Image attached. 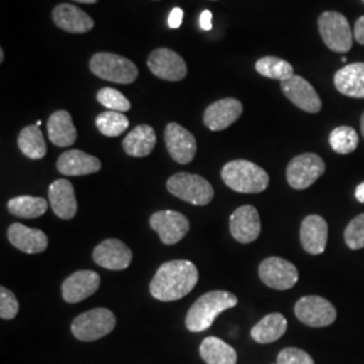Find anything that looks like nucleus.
Segmentation results:
<instances>
[{
    "label": "nucleus",
    "mask_w": 364,
    "mask_h": 364,
    "mask_svg": "<svg viewBox=\"0 0 364 364\" xmlns=\"http://www.w3.org/2000/svg\"><path fill=\"white\" fill-rule=\"evenodd\" d=\"M198 282V270L191 260H170L156 270L150 293L162 302L177 301L189 294Z\"/></svg>",
    "instance_id": "f257e3e1"
},
{
    "label": "nucleus",
    "mask_w": 364,
    "mask_h": 364,
    "mask_svg": "<svg viewBox=\"0 0 364 364\" xmlns=\"http://www.w3.org/2000/svg\"><path fill=\"white\" fill-rule=\"evenodd\" d=\"M237 305V297L230 291L213 290L203 294L191 306L185 324L191 332H203L212 326L215 318Z\"/></svg>",
    "instance_id": "f03ea898"
},
{
    "label": "nucleus",
    "mask_w": 364,
    "mask_h": 364,
    "mask_svg": "<svg viewBox=\"0 0 364 364\" xmlns=\"http://www.w3.org/2000/svg\"><path fill=\"white\" fill-rule=\"evenodd\" d=\"M224 183L239 193H260L269 186V174L257 164L246 159H235L221 169Z\"/></svg>",
    "instance_id": "7ed1b4c3"
},
{
    "label": "nucleus",
    "mask_w": 364,
    "mask_h": 364,
    "mask_svg": "<svg viewBox=\"0 0 364 364\" xmlns=\"http://www.w3.org/2000/svg\"><path fill=\"white\" fill-rule=\"evenodd\" d=\"M95 76L115 84H132L138 78V68L123 55L115 53H96L90 61Z\"/></svg>",
    "instance_id": "20e7f679"
},
{
    "label": "nucleus",
    "mask_w": 364,
    "mask_h": 364,
    "mask_svg": "<svg viewBox=\"0 0 364 364\" xmlns=\"http://www.w3.org/2000/svg\"><path fill=\"white\" fill-rule=\"evenodd\" d=\"M166 188L170 193L193 205H208L215 191L204 177L192 173H177L171 176Z\"/></svg>",
    "instance_id": "39448f33"
},
{
    "label": "nucleus",
    "mask_w": 364,
    "mask_h": 364,
    "mask_svg": "<svg viewBox=\"0 0 364 364\" xmlns=\"http://www.w3.org/2000/svg\"><path fill=\"white\" fill-rule=\"evenodd\" d=\"M117 326V317L109 309L96 308L81 313L72 323V333L81 341H95L111 333Z\"/></svg>",
    "instance_id": "423d86ee"
},
{
    "label": "nucleus",
    "mask_w": 364,
    "mask_h": 364,
    "mask_svg": "<svg viewBox=\"0 0 364 364\" xmlns=\"http://www.w3.org/2000/svg\"><path fill=\"white\" fill-rule=\"evenodd\" d=\"M320 36L332 52L347 53L352 49L353 33L347 18L336 11H326L318 18Z\"/></svg>",
    "instance_id": "0eeeda50"
},
{
    "label": "nucleus",
    "mask_w": 364,
    "mask_h": 364,
    "mask_svg": "<svg viewBox=\"0 0 364 364\" xmlns=\"http://www.w3.org/2000/svg\"><path fill=\"white\" fill-rule=\"evenodd\" d=\"M326 171L323 158L313 153L294 156L287 165V178L294 189H306L317 181Z\"/></svg>",
    "instance_id": "6e6552de"
},
{
    "label": "nucleus",
    "mask_w": 364,
    "mask_h": 364,
    "mask_svg": "<svg viewBox=\"0 0 364 364\" xmlns=\"http://www.w3.org/2000/svg\"><path fill=\"white\" fill-rule=\"evenodd\" d=\"M294 313L302 324L312 328H324L336 320L335 306L320 296H306L299 299Z\"/></svg>",
    "instance_id": "1a4fd4ad"
},
{
    "label": "nucleus",
    "mask_w": 364,
    "mask_h": 364,
    "mask_svg": "<svg viewBox=\"0 0 364 364\" xmlns=\"http://www.w3.org/2000/svg\"><path fill=\"white\" fill-rule=\"evenodd\" d=\"M297 267L287 259L272 257L259 264L260 281L275 290H289L299 282Z\"/></svg>",
    "instance_id": "9d476101"
},
{
    "label": "nucleus",
    "mask_w": 364,
    "mask_h": 364,
    "mask_svg": "<svg viewBox=\"0 0 364 364\" xmlns=\"http://www.w3.org/2000/svg\"><path fill=\"white\" fill-rule=\"evenodd\" d=\"M150 227L159 235L164 245L178 243L189 232V220L177 210H159L151 215Z\"/></svg>",
    "instance_id": "9b49d317"
},
{
    "label": "nucleus",
    "mask_w": 364,
    "mask_h": 364,
    "mask_svg": "<svg viewBox=\"0 0 364 364\" xmlns=\"http://www.w3.org/2000/svg\"><path fill=\"white\" fill-rule=\"evenodd\" d=\"M147 66L156 77L166 81H181L188 75V66L178 53L159 48L150 53Z\"/></svg>",
    "instance_id": "f8f14e48"
},
{
    "label": "nucleus",
    "mask_w": 364,
    "mask_h": 364,
    "mask_svg": "<svg viewBox=\"0 0 364 364\" xmlns=\"http://www.w3.org/2000/svg\"><path fill=\"white\" fill-rule=\"evenodd\" d=\"M281 90L293 105L305 112L317 114L323 108V102L318 93L311 82L301 76L294 75L289 80L281 81Z\"/></svg>",
    "instance_id": "ddd939ff"
},
{
    "label": "nucleus",
    "mask_w": 364,
    "mask_h": 364,
    "mask_svg": "<svg viewBox=\"0 0 364 364\" xmlns=\"http://www.w3.org/2000/svg\"><path fill=\"white\" fill-rule=\"evenodd\" d=\"M165 144L170 156L181 165L191 164L196 156L195 135L178 123H169L165 129Z\"/></svg>",
    "instance_id": "4468645a"
},
{
    "label": "nucleus",
    "mask_w": 364,
    "mask_h": 364,
    "mask_svg": "<svg viewBox=\"0 0 364 364\" xmlns=\"http://www.w3.org/2000/svg\"><path fill=\"white\" fill-rule=\"evenodd\" d=\"M93 260L107 270H124L130 266L132 251L119 239H105L93 250Z\"/></svg>",
    "instance_id": "2eb2a0df"
},
{
    "label": "nucleus",
    "mask_w": 364,
    "mask_h": 364,
    "mask_svg": "<svg viewBox=\"0 0 364 364\" xmlns=\"http://www.w3.org/2000/svg\"><path fill=\"white\" fill-rule=\"evenodd\" d=\"M260 230L259 213L252 205L239 207L230 218V231L239 243L255 242L259 237Z\"/></svg>",
    "instance_id": "dca6fc26"
},
{
    "label": "nucleus",
    "mask_w": 364,
    "mask_h": 364,
    "mask_svg": "<svg viewBox=\"0 0 364 364\" xmlns=\"http://www.w3.org/2000/svg\"><path fill=\"white\" fill-rule=\"evenodd\" d=\"M243 114V105L234 97H225L209 105L204 112V124L210 131H223L232 126Z\"/></svg>",
    "instance_id": "f3484780"
},
{
    "label": "nucleus",
    "mask_w": 364,
    "mask_h": 364,
    "mask_svg": "<svg viewBox=\"0 0 364 364\" xmlns=\"http://www.w3.org/2000/svg\"><path fill=\"white\" fill-rule=\"evenodd\" d=\"M100 287V275L91 270H80L69 275L63 284V299L77 304L93 296Z\"/></svg>",
    "instance_id": "a211bd4d"
},
{
    "label": "nucleus",
    "mask_w": 364,
    "mask_h": 364,
    "mask_svg": "<svg viewBox=\"0 0 364 364\" xmlns=\"http://www.w3.org/2000/svg\"><path fill=\"white\" fill-rule=\"evenodd\" d=\"M53 22L70 34H85L95 27V21L85 11L69 3H61L53 10Z\"/></svg>",
    "instance_id": "6ab92c4d"
},
{
    "label": "nucleus",
    "mask_w": 364,
    "mask_h": 364,
    "mask_svg": "<svg viewBox=\"0 0 364 364\" xmlns=\"http://www.w3.org/2000/svg\"><path fill=\"white\" fill-rule=\"evenodd\" d=\"M299 240L304 250L312 255L326 251L328 242V224L318 215L306 216L301 223Z\"/></svg>",
    "instance_id": "aec40b11"
},
{
    "label": "nucleus",
    "mask_w": 364,
    "mask_h": 364,
    "mask_svg": "<svg viewBox=\"0 0 364 364\" xmlns=\"http://www.w3.org/2000/svg\"><path fill=\"white\" fill-rule=\"evenodd\" d=\"M9 240L14 247L26 252V254H39L43 252L48 245L49 239L46 234L37 228H30L21 223H14L10 225L9 231Z\"/></svg>",
    "instance_id": "412c9836"
},
{
    "label": "nucleus",
    "mask_w": 364,
    "mask_h": 364,
    "mask_svg": "<svg viewBox=\"0 0 364 364\" xmlns=\"http://www.w3.org/2000/svg\"><path fill=\"white\" fill-rule=\"evenodd\" d=\"M49 201L57 218L70 220L77 213L75 188L68 180H57L49 188Z\"/></svg>",
    "instance_id": "4be33fe9"
},
{
    "label": "nucleus",
    "mask_w": 364,
    "mask_h": 364,
    "mask_svg": "<svg viewBox=\"0 0 364 364\" xmlns=\"http://www.w3.org/2000/svg\"><path fill=\"white\" fill-rule=\"evenodd\" d=\"M100 169V159L81 150L65 151L57 161V170L64 176H88Z\"/></svg>",
    "instance_id": "5701e85b"
},
{
    "label": "nucleus",
    "mask_w": 364,
    "mask_h": 364,
    "mask_svg": "<svg viewBox=\"0 0 364 364\" xmlns=\"http://www.w3.org/2000/svg\"><path fill=\"white\" fill-rule=\"evenodd\" d=\"M335 87L341 95L364 99V63H355L341 68L333 78Z\"/></svg>",
    "instance_id": "b1692460"
},
{
    "label": "nucleus",
    "mask_w": 364,
    "mask_h": 364,
    "mask_svg": "<svg viewBox=\"0 0 364 364\" xmlns=\"http://www.w3.org/2000/svg\"><path fill=\"white\" fill-rule=\"evenodd\" d=\"M48 135L50 142L58 147H69L76 142L77 130L68 111L53 112L48 120Z\"/></svg>",
    "instance_id": "393cba45"
},
{
    "label": "nucleus",
    "mask_w": 364,
    "mask_h": 364,
    "mask_svg": "<svg viewBox=\"0 0 364 364\" xmlns=\"http://www.w3.org/2000/svg\"><path fill=\"white\" fill-rule=\"evenodd\" d=\"M156 144V131L149 124H141L127 134L123 139V149L131 156H147L151 154Z\"/></svg>",
    "instance_id": "a878e982"
},
{
    "label": "nucleus",
    "mask_w": 364,
    "mask_h": 364,
    "mask_svg": "<svg viewBox=\"0 0 364 364\" xmlns=\"http://www.w3.org/2000/svg\"><path fill=\"white\" fill-rule=\"evenodd\" d=\"M287 331V321L284 314L270 313L251 329V338L259 344H270L282 338Z\"/></svg>",
    "instance_id": "bb28decb"
},
{
    "label": "nucleus",
    "mask_w": 364,
    "mask_h": 364,
    "mask_svg": "<svg viewBox=\"0 0 364 364\" xmlns=\"http://www.w3.org/2000/svg\"><path fill=\"white\" fill-rule=\"evenodd\" d=\"M200 355L207 364H236L237 353L221 338L209 336L200 346Z\"/></svg>",
    "instance_id": "cd10ccee"
},
{
    "label": "nucleus",
    "mask_w": 364,
    "mask_h": 364,
    "mask_svg": "<svg viewBox=\"0 0 364 364\" xmlns=\"http://www.w3.org/2000/svg\"><path fill=\"white\" fill-rule=\"evenodd\" d=\"M9 212L22 219H36L48 210V201L43 197L16 196L7 204Z\"/></svg>",
    "instance_id": "c85d7f7f"
},
{
    "label": "nucleus",
    "mask_w": 364,
    "mask_h": 364,
    "mask_svg": "<svg viewBox=\"0 0 364 364\" xmlns=\"http://www.w3.org/2000/svg\"><path fill=\"white\" fill-rule=\"evenodd\" d=\"M18 146L21 151L30 159H41L48 153L45 138L37 124L27 126L21 131L18 136Z\"/></svg>",
    "instance_id": "c756f323"
},
{
    "label": "nucleus",
    "mask_w": 364,
    "mask_h": 364,
    "mask_svg": "<svg viewBox=\"0 0 364 364\" xmlns=\"http://www.w3.org/2000/svg\"><path fill=\"white\" fill-rule=\"evenodd\" d=\"M255 69L260 76L285 81L294 76V69L287 61L278 57H262L257 61Z\"/></svg>",
    "instance_id": "7c9ffc66"
},
{
    "label": "nucleus",
    "mask_w": 364,
    "mask_h": 364,
    "mask_svg": "<svg viewBox=\"0 0 364 364\" xmlns=\"http://www.w3.org/2000/svg\"><path fill=\"white\" fill-rule=\"evenodd\" d=\"M96 127L105 136L115 138L129 129L130 122L123 112L105 111L96 117Z\"/></svg>",
    "instance_id": "2f4dec72"
},
{
    "label": "nucleus",
    "mask_w": 364,
    "mask_h": 364,
    "mask_svg": "<svg viewBox=\"0 0 364 364\" xmlns=\"http://www.w3.org/2000/svg\"><path fill=\"white\" fill-rule=\"evenodd\" d=\"M329 144L338 154H350L359 144L358 132L348 126H340L331 132Z\"/></svg>",
    "instance_id": "473e14b6"
},
{
    "label": "nucleus",
    "mask_w": 364,
    "mask_h": 364,
    "mask_svg": "<svg viewBox=\"0 0 364 364\" xmlns=\"http://www.w3.org/2000/svg\"><path fill=\"white\" fill-rule=\"evenodd\" d=\"M96 99L100 105L108 108L109 111H117V112H127L130 111V100L122 93V92L114 90V88H102L97 92Z\"/></svg>",
    "instance_id": "72a5a7b5"
},
{
    "label": "nucleus",
    "mask_w": 364,
    "mask_h": 364,
    "mask_svg": "<svg viewBox=\"0 0 364 364\" xmlns=\"http://www.w3.org/2000/svg\"><path fill=\"white\" fill-rule=\"evenodd\" d=\"M344 240L351 250L364 247V213L350 221L344 231Z\"/></svg>",
    "instance_id": "f704fd0d"
},
{
    "label": "nucleus",
    "mask_w": 364,
    "mask_h": 364,
    "mask_svg": "<svg viewBox=\"0 0 364 364\" xmlns=\"http://www.w3.org/2000/svg\"><path fill=\"white\" fill-rule=\"evenodd\" d=\"M18 312H19V302L14 296L13 291L4 287H0V317L3 320H11L14 317H16Z\"/></svg>",
    "instance_id": "c9c22d12"
},
{
    "label": "nucleus",
    "mask_w": 364,
    "mask_h": 364,
    "mask_svg": "<svg viewBox=\"0 0 364 364\" xmlns=\"http://www.w3.org/2000/svg\"><path fill=\"white\" fill-rule=\"evenodd\" d=\"M277 364H314V360L308 352L289 347L278 353Z\"/></svg>",
    "instance_id": "e433bc0d"
},
{
    "label": "nucleus",
    "mask_w": 364,
    "mask_h": 364,
    "mask_svg": "<svg viewBox=\"0 0 364 364\" xmlns=\"http://www.w3.org/2000/svg\"><path fill=\"white\" fill-rule=\"evenodd\" d=\"M182 21H183V11H182L180 7L173 9L171 13H170L169 19H168L170 28H173V30L180 28L182 25Z\"/></svg>",
    "instance_id": "4c0bfd02"
},
{
    "label": "nucleus",
    "mask_w": 364,
    "mask_h": 364,
    "mask_svg": "<svg viewBox=\"0 0 364 364\" xmlns=\"http://www.w3.org/2000/svg\"><path fill=\"white\" fill-rule=\"evenodd\" d=\"M353 37L356 39V42H359L360 45H364V15L360 16L356 23H355V28H353Z\"/></svg>",
    "instance_id": "58836bf2"
},
{
    "label": "nucleus",
    "mask_w": 364,
    "mask_h": 364,
    "mask_svg": "<svg viewBox=\"0 0 364 364\" xmlns=\"http://www.w3.org/2000/svg\"><path fill=\"white\" fill-rule=\"evenodd\" d=\"M200 26L204 31L212 30V13L209 10H204L200 15Z\"/></svg>",
    "instance_id": "ea45409f"
},
{
    "label": "nucleus",
    "mask_w": 364,
    "mask_h": 364,
    "mask_svg": "<svg viewBox=\"0 0 364 364\" xmlns=\"http://www.w3.org/2000/svg\"><path fill=\"white\" fill-rule=\"evenodd\" d=\"M355 197L359 203L364 204V182H362L360 185H358L356 191H355Z\"/></svg>",
    "instance_id": "a19ab883"
},
{
    "label": "nucleus",
    "mask_w": 364,
    "mask_h": 364,
    "mask_svg": "<svg viewBox=\"0 0 364 364\" xmlns=\"http://www.w3.org/2000/svg\"><path fill=\"white\" fill-rule=\"evenodd\" d=\"M73 1H77V3H84V4H95V3H97L99 0H73Z\"/></svg>",
    "instance_id": "79ce46f5"
},
{
    "label": "nucleus",
    "mask_w": 364,
    "mask_h": 364,
    "mask_svg": "<svg viewBox=\"0 0 364 364\" xmlns=\"http://www.w3.org/2000/svg\"><path fill=\"white\" fill-rule=\"evenodd\" d=\"M0 63H4V50L0 49Z\"/></svg>",
    "instance_id": "37998d69"
},
{
    "label": "nucleus",
    "mask_w": 364,
    "mask_h": 364,
    "mask_svg": "<svg viewBox=\"0 0 364 364\" xmlns=\"http://www.w3.org/2000/svg\"><path fill=\"white\" fill-rule=\"evenodd\" d=\"M360 126H362V132H363V136H364V114H363V117H362V120H360Z\"/></svg>",
    "instance_id": "c03bdc74"
},
{
    "label": "nucleus",
    "mask_w": 364,
    "mask_h": 364,
    "mask_svg": "<svg viewBox=\"0 0 364 364\" xmlns=\"http://www.w3.org/2000/svg\"><path fill=\"white\" fill-rule=\"evenodd\" d=\"M275 364H277V363H275Z\"/></svg>",
    "instance_id": "a18cd8bd"
}]
</instances>
